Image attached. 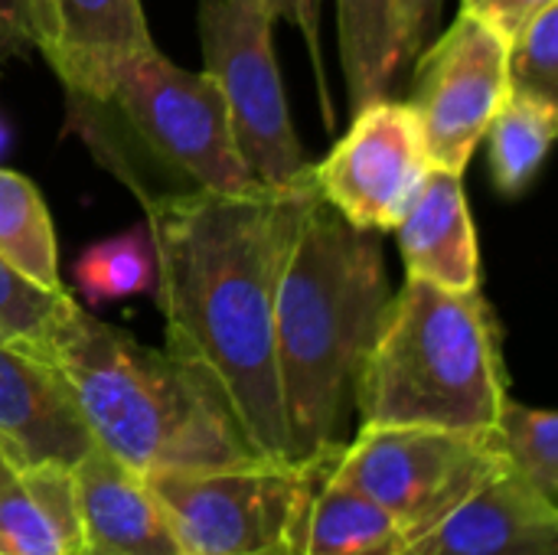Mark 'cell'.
Segmentation results:
<instances>
[{
  "mask_svg": "<svg viewBox=\"0 0 558 555\" xmlns=\"http://www.w3.org/2000/svg\"><path fill=\"white\" fill-rule=\"evenodd\" d=\"M314 173L288 190H186L144 203L167 353L199 373L262 458L291 461L278 363V281Z\"/></svg>",
  "mask_w": 558,
  "mask_h": 555,
  "instance_id": "6da1fadb",
  "label": "cell"
},
{
  "mask_svg": "<svg viewBox=\"0 0 558 555\" xmlns=\"http://www.w3.org/2000/svg\"><path fill=\"white\" fill-rule=\"evenodd\" d=\"M379 232L314 196L288 249L275 301V363L291 461L343 445L360 366L389 307Z\"/></svg>",
  "mask_w": 558,
  "mask_h": 555,
  "instance_id": "7a4b0ae2",
  "label": "cell"
},
{
  "mask_svg": "<svg viewBox=\"0 0 558 555\" xmlns=\"http://www.w3.org/2000/svg\"><path fill=\"white\" fill-rule=\"evenodd\" d=\"M46 370L92 445L137 474L262 458L199 373L92 317L72 294L56 321Z\"/></svg>",
  "mask_w": 558,
  "mask_h": 555,
  "instance_id": "3957f363",
  "label": "cell"
},
{
  "mask_svg": "<svg viewBox=\"0 0 558 555\" xmlns=\"http://www.w3.org/2000/svg\"><path fill=\"white\" fill-rule=\"evenodd\" d=\"M510 396L500 324L481 291L405 278L360 366V425H425L487 435Z\"/></svg>",
  "mask_w": 558,
  "mask_h": 555,
  "instance_id": "277c9868",
  "label": "cell"
},
{
  "mask_svg": "<svg viewBox=\"0 0 558 555\" xmlns=\"http://www.w3.org/2000/svg\"><path fill=\"white\" fill-rule=\"evenodd\" d=\"M69 124L141 206L154 196L262 186L232 137L226 101L206 72L170 62L157 46L124 59L105 95L69 98Z\"/></svg>",
  "mask_w": 558,
  "mask_h": 555,
  "instance_id": "5b68a950",
  "label": "cell"
},
{
  "mask_svg": "<svg viewBox=\"0 0 558 555\" xmlns=\"http://www.w3.org/2000/svg\"><path fill=\"white\" fill-rule=\"evenodd\" d=\"M490 435L425 425H360L333 455L330 474L383 507L415 543L504 471Z\"/></svg>",
  "mask_w": 558,
  "mask_h": 555,
  "instance_id": "8992f818",
  "label": "cell"
},
{
  "mask_svg": "<svg viewBox=\"0 0 558 555\" xmlns=\"http://www.w3.org/2000/svg\"><path fill=\"white\" fill-rule=\"evenodd\" d=\"M324 455L170 468L150 471L144 481L160 500L183 555H262L291 543Z\"/></svg>",
  "mask_w": 558,
  "mask_h": 555,
  "instance_id": "52a82bcc",
  "label": "cell"
},
{
  "mask_svg": "<svg viewBox=\"0 0 558 555\" xmlns=\"http://www.w3.org/2000/svg\"><path fill=\"white\" fill-rule=\"evenodd\" d=\"M196 26L203 72L226 101L232 137L248 173L271 190L304 183L314 164H307L291 124L271 39L275 16L262 0H199Z\"/></svg>",
  "mask_w": 558,
  "mask_h": 555,
  "instance_id": "ba28073f",
  "label": "cell"
},
{
  "mask_svg": "<svg viewBox=\"0 0 558 555\" xmlns=\"http://www.w3.org/2000/svg\"><path fill=\"white\" fill-rule=\"evenodd\" d=\"M510 95V43L471 13L415 56L409 105L422 124L432 167L468 170L494 114Z\"/></svg>",
  "mask_w": 558,
  "mask_h": 555,
  "instance_id": "9c48e42d",
  "label": "cell"
},
{
  "mask_svg": "<svg viewBox=\"0 0 558 555\" xmlns=\"http://www.w3.org/2000/svg\"><path fill=\"white\" fill-rule=\"evenodd\" d=\"M432 160L409 101L376 98L353 111L350 131L311 167L317 196L350 226L386 232L399 222Z\"/></svg>",
  "mask_w": 558,
  "mask_h": 555,
  "instance_id": "30bf717a",
  "label": "cell"
},
{
  "mask_svg": "<svg viewBox=\"0 0 558 555\" xmlns=\"http://www.w3.org/2000/svg\"><path fill=\"white\" fill-rule=\"evenodd\" d=\"M26 23L65 98L105 95L114 69L154 46L141 0H26Z\"/></svg>",
  "mask_w": 558,
  "mask_h": 555,
  "instance_id": "8fae6325",
  "label": "cell"
},
{
  "mask_svg": "<svg viewBox=\"0 0 558 555\" xmlns=\"http://www.w3.org/2000/svg\"><path fill=\"white\" fill-rule=\"evenodd\" d=\"M402 555H558V504L504 468Z\"/></svg>",
  "mask_w": 558,
  "mask_h": 555,
  "instance_id": "7c38bea8",
  "label": "cell"
},
{
  "mask_svg": "<svg viewBox=\"0 0 558 555\" xmlns=\"http://www.w3.org/2000/svg\"><path fill=\"white\" fill-rule=\"evenodd\" d=\"M72 481L82 527L78 555H183L144 474L88 445L72 464Z\"/></svg>",
  "mask_w": 558,
  "mask_h": 555,
  "instance_id": "4fadbf2b",
  "label": "cell"
},
{
  "mask_svg": "<svg viewBox=\"0 0 558 555\" xmlns=\"http://www.w3.org/2000/svg\"><path fill=\"white\" fill-rule=\"evenodd\" d=\"M392 229L409 278L448 291H481V245L461 173L428 167Z\"/></svg>",
  "mask_w": 558,
  "mask_h": 555,
  "instance_id": "5bb4252c",
  "label": "cell"
},
{
  "mask_svg": "<svg viewBox=\"0 0 558 555\" xmlns=\"http://www.w3.org/2000/svg\"><path fill=\"white\" fill-rule=\"evenodd\" d=\"M92 445L59 379L0 343V448L16 464H75Z\"/></svg>",
  "mask_w": 558,
  "mask_h": 555,
  "instance_id": "9a60e30c",
  "label": "cell"
},
{
  "mask_svg": "<svg viewBox=\"0 0 558 555\" xmlns=\"http://www.w3.org/2000/svg\"><path fill=\"white\" fill-rule=\"evenodd\" d=\"M337 448L324 455L311 481L291 533V555H402L409 543L392 517L330 474Z\"/></svg>",
  "mask_w": 558,
  "mask_h": 555,
  "instance_id": "2e32d148",
  "label": "cell"
},
{
  "mask_svg": "<svg viewBox=\"0 0 558 555\" xmlns=\"http://www.w3.org/2000/svg\"><path fill=\"white\" fill-rule=\"evenodd\" d=\"M337 36L350 108L386 98L402 62L396 0H337Z\"/></svg>",
  "mask_w": 558,
  "mask_h": 555,
  "instance_id": "e0dca14e",
  "label": "cell"
},
{
  "mask_svg": "<svg viewBox=\"0 0 558 555\" xmlns=\"http://www.w3.org/2000/svg\"><path fill=\"white\" fill-rule=\"evenodd\" d=\"M558 128V105L517 95L510 92L500 111L494 114L484 141H487V160H490V177L500 196H523L543 164L546 154L556 141Z\"/></svg>",
  "mask_w": 558,
  "mask_h": 555,
  "instance_id": "ac0fdd59",
  "label": "cell"
},
{
  "mask_svg": "<svg viewBox=\"0 0 558 555\" xmlns=\"http://www.w3.org/2000/svg\"><path fill=\"white\" fill-rule=\"evenodd\" d=\"M0 258L46 294H62L59 252L39 190L16 170L0 167Z\"/></svg>",
  "mask_w": 558,
  "mask_h": 555,
  "instance_id": "d6986e66",
  "label": "cell"
},
{
  "mask_svg": "<svg viewBox=\"0 0 558 555\" xmlns=\"http://www.w3.org/2000/svg\"><path fill=\"white\" fill-rule=\"evenodd\" d=\"M504 464L536 487L546 500L558 504V419L549 409H533L504 399L494 429L487 432Z\"/></svg>",
  "mask_w": 558,
  "mask_h": 555,
  "instance_id": "ffe728a7",
  "label": "cell"
},
{
  "mask_svg": "<svg viewBox=\"0 0 558 555\" xmlns=\"http://www.w3.org/2000/svg\"><path fill=\"white\" fill-rule=\"evenodd\" d=\"M69 301V291L46 294L36 285L23 281L3 258H0V343L13 353L46 366L49 340L56 321Z\"/></svg>",
  "mask_w": 558,
  "mask_h": 555,
  "instance_id": "44dd1931",
  "label": "cell"
},
{
  "mask_svg": "<svg viewBox=\"0 0 558 555\" xmlns=\"http://www.w3.org/2000/svg\"><path fill=\"white\" fill-rule=\"evenodd\" d=\"M75 278L92 301H114L131 298L154 285V252L147 232L134 229L118 239H108L88 249L78 265Z\"/></svg>",
  "mask_w": 558,
  "mask_h": 555,
  "instance_id": "7402d4cb",
  "label": "cell"
},
{
  "mask_svg": "<svg viewBox=\"0 0 558 555\" xmlns=\"http://www.w3.org/2000/svg\"><path fill=\"white\" fill-rule=\"evenodd\" d=\"M0 555H72L56 523L26 487L20 464L0 448Z\"/></svg>",
  "mask_w": 558,
  "mask_h": 555,
  "instance_id": "603a6c76",
  "label": "cell"
},
{
  "mask_svg": "<svg viewBox=\"0 0 558 555\" xmlns=\"http://www.w3.org/2000/svg\"><path fill=\"white\" fill-rule=\"evenodd\" d=\"M510 92L558 105V0L510 43Z\"/></svg>",
  "mask_w": 558,
  "mask_h": 555,
  "instance_id": "cb8c5ba5",
  "label": "cell"
},
{
  "mask_svg": "<svg viewBox=\"0 0 558 555\" xmlns=\"http://www.w3.org/2000/svg\"><path fill=\"white\" fill-rule=\"evenodd\" d=\"M265 10L275 20H288L291 26L301 29L311 65H314V79H317V92H320V114H324V128L333 131L337 124V111H333V98L327 88V72H324V49H320V0H262Z\"/></svg>",
  "mask_w": 558,
  "mask_h": 555,
  "instance_id": "d4e9b609",
  "label": "cell"
},
{
  "mask_svg": "<svg viewBox=\"0 0 558 555\" xmlns=\"http://www.w3.org/2000/svg\"><path fill=\"white\" fill-rule=\"evenodd\" d=\"M549 3L556 0H461V13H471L477 20H484L490 29H497L507 43L517 39V33L536 16L543 13Z\"/></svg>",
  "mask_w": 558,
  "mask_h": 555,
  "instance_id": "484cf974",
  "label": "cell"
},
{
  "mask_svg": "<svg viewBox=\"0 0 558 555\" xmlns=\"http://www.w3.org/2000/svg\"><path fill=\"white\" fill-rule=\"evenodd\" d=\"M399 3V29H402V62H412L441 20L445 0H396Z\"/></svg>",
  "mask_w": 558,
  "mask_h": 555,
  "instance_id": "4316f807",
  "label": "cell"
},
{
  "mask_svg": "<svg viewBox=\"0 0 558 555\" xmlns=\"http://www.w3.org/2000/svg\"><path fill=\"white\" fill-rule=\"evenodd\" d=\"M33 49L26 0H0V72L13 59H26Z\"/></svg>",
  "mask_w": 558,
  "mask_h": 555,
  "instance_id": "83f0119b",
  "label": "cell"
},
{
  "mask_svg": "<svg viewBox=\"0 0 558 555\" xmlns=\"http://www.w3.org/2000/svg\"><path fill=\"white\" fill-rule=\"evenodd\" d=\"M262 555H291V543H284V546H275V550H268V553Z\"/></svg>",
  "mask_w": 558,
  "mask_h": 555,
  "instance_id": "f1b7e54d",
  "label": "cell"
},
{
  "mask_svg": "<svg viewBox=\"0 0 558 555\" xmlns=\"http://www.w3.org/2000/svg\"><path fill=\"white\" fill-rule=\"evenodd\" d=\"M7 147V128H3V121H0V150Z\"/></svg>",
  "mask_w": 558,
  "mask_h": 555,
  "instance_id": "f546056e",
  "label": "cell"
}]
</instances>
